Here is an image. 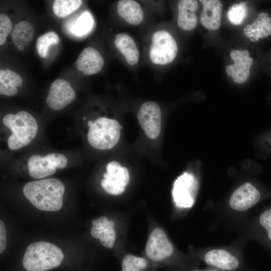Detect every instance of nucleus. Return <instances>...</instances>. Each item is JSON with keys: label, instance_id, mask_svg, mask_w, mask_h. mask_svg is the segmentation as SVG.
Masks as SVG:
<instances>
[{"label": "nucleus", "instance_id": "obj_1", "mask_svg": "<svg viewBox=\"0 0 271 271\" xmlns=\"http://www.w3.org/2000/svg\"><path fill=\"white\" fill-rule=\"evenodd\" d=\"M65 186L59 179L49 178L29 182L23 187L25 197L43 211H57L63 206Z\"/></svg>", "mask_w": 271, "mask_h": 271}, {"label": "nucleus", "instance_id": "obj_19", "mask_svg": "<svg viewBox=\"0 0 271 271\" xmlns=\"http://www.w3.org/2000/svg\"><path fill=\"white\" fill-rule=\"evenodd\" d=\"M116 8L119 16L131 25H138L144 20V11L140 4L135 1H119Z\"/></svg>", "mask_w": 271, "mask_h": 271}, {"label": "nucleus", "instance_id": "obj_24", "mask_svg": "<svg viewBox=\"0 0 271 271\" xmlns=\"http://www.w3.org/2000/svg\"><path fill=\"white\" fill-rule=\"evenodd\" d=\"M80 0H56L53 5L55 14L59 18H64L71 14L81 5Z\"/></svg>", "mask_w": 271, "mask_h": 271}, {"label": "nucleus", "instance_id": "obj_26", "mask_svg": "<svg viewBox=\"0 0 271 271\" xmlns=\"http://www.w3.org/2000/svg\"><path fill=\"white\" fill-rule=\"evenodd\" d=\"M93 24L91 16L88 12H85L78 18L72 28V31L77 35H84L91 30Z\"/></svg>", "mask_w": 271, "mask_h": 271}, {"label": "nucleus", "instance_id": "obj_31", "mask_svg": "<svg viewBox=\"0 0 271 271\" xmlns=\"http://www.w3.org/2000/svg\"><path fill=\"white\" fill-rule=\"evenodd\" d=\"M7 246V230L4 222L0 220V253H2Z\"/></svg>", "mask_w": 271, "mask_h": 271}, {"label": "nucleus", "instance_id": "obj_30", "mask_svg": "<svg viewBox=\"0 0 271 271\" xmlns=\"http://www.w3.org/2000/svg\"><path fill=\"white\" fill-rule=\"evenodd\" d=\"M259 222L267 230L268 237L271 240V209H267L261 213L259 217Z\"/></svg>", "mask_w": 271, "mask_h": 271}, {"label": "nucleus", "instance_id": "obj_13", "mask_svg": "<svg viewBox=\"0 0 271 271\" xmlns=\"http://www.w3.org/2000/svg\"><path fill=\"white\" fill-rule=\"evenodd\" d=\"M103 64L104 59L99 52L91 47L84 49L76 61L77 69L86 75L98 73Z\"/></svg>", "mask_w": 271, "mask_h": 271}, {"label": "nucleus", "instance_id": "obj_15", "mask_svg": "<svg viewBox=\"0 0 271 271\" xmlns=\"http://www.w3.org/2000/svg\"><path fill=\"white\" fill-rule=\"evenodd\" d=\"M198 8V2L195 0H181L178 2L177 24L185 31H191L197 25L196 12Z\"/></svg>", "mask_w": 271, "mask_h": 271}, {"label": "nucleus", "instance_id": "obj_34", "mask_svg": "<svg viewBox=\"0 0 271 271\" xmlns=\"http://www.w3.org/2000/svg\"><path fill=\"white\" fill-rule=\"evenodd\" d=\"M115 224L113 221L110 220H109L106 226V228L109 229H114Z\"/></svg>", "mask_w": 271, "mask_h": 271}, {"label": "nucleus", "instance_id": "obj_18", "mask_svg": "<svg viewBox=\"0 0 271 271\" xmlns=\"http://www.w3.org/2000/svg\"><path fill=\"white\" fill-rule=\"evenodd\" d=\"M114 45L129 65H135L138 62L139 50L134 40L129 35L124 33L117 34L115 37Z\"/></svg>", "mask_w": 271, "mask_h": 271}, {"label": "nucleus", "instance_id": "obj_10", "mask_svg": "<svg viewBox=\"0 0 271 271\" xmlns=\"http://www.w3.org/2000/svg\"><path fill=\"white\" fill-rule=\"evenodd\" d=\"M76 94L70 83L62 79L54 81L50 87L46 103L51 109L60 110L72 102Z\"/></svg>", "mask_w": 271, "mask_h": 271}, {"label": "nucleus", "instance_id": "obj_2", "mask_svg": "<svg viewBox=\"0 0 271 271\" xmlns=\"http://www.w3.org/2000/svg\"><path fill=\"white\" fill-rule=\"evenodd\" d=\"M63 259V252L56 245L38 241L27 247L22 263L27 271H47L59 266Z\"/></svg>", "mask_w": 271, "mask_h": 271}, {"label": "nucleus", "instance_id": "obj_36", "mask_svg": "<svg viewBox=\"0 0 271 271\" xmlns=\"http://www.w3.org/2000/svg\"><path fill=\"white\" fill-rule=\"evenodd\" d=\"M18 49L19 50L22 51V50H23L24 49V47H23V46H19V47H18Z\"/></svg>", "mask_w": 271, "mask_h": 271}, {"label": "nucleus", "instance_id": "obj_16", "mask_svg": "<svg viewBox=\"0 0 271 271\" xmlns=\"http://www.w3.org/2000/svg\"><path fill=\"white\" fill-rule=\"evenodd\" d=\"M204 259L207 264L224 270H234L239 265L237 258L222 249H213L208 251Z\"/></svg>", "mask_w": 271, "mask_h": 271}, {"label": "nucleus", "instance_id": "obj_9", "mask_svg": "<svg viewBox=\"0 0 271 271\" xmlns=\"http://www.w3.org/2000/svg\"><path fill=\"white\" fill-rule=\"evenodd\" d=\"M139 123L151 139L158 137L161 129V110L154 101H147L141 106L137 114Z\"/></svg>", "mask_w": 271, "mask_h": 271}, {"label": "nucleus", "instance_id": "obj_29", "mask_svg": "<svg viewBox=\"0 0 271 271\" xmlns=\"http://www.w3.org/2000/svg\"><path fill=\"white\" fill-rule=\"evenodd\" d=\"M47 161L53 167L63 169L67 165V159L62 154L57 153H50L45 156Z\"/></svg>", "mask_w": 271, "mask_h": 271}, {"label": "nucleus", "instance_id": "obj_32", "mask_svg": "<svg viewBox=\"0 0 271 271\" xmlns=\"http://www.w3.org/2000/svg\"><path fill=\"white\" fill-rule=\"evenodd\" d=\"M18 89L16 87L0 83V94L6 96H13L17 94Z\"/></svg>", "mask_w": 271, "mask_h": 271}, {"label": "nucleus", "instance_id": "obj_35", "mask_svg": "<svg viewBox=\"0 0 271 271\" xmlns=\"http://www.w3.org/2000/svg\"><path fill=\"white\" fill-rule=\"evenodd\" d=\"M191 271H206V270L195 269V270H191ZM207 271H219V270H216V269H212V270H207Z\"/></svg>", "mask_w": 271, "mask_h": 271}, {"label": "nucleus", "instance_id": "obj_17", "mask_svg": "<svg viewBox=\"0 0 271 271\" xmlns=\"http://www.w3.org/2000/svg\"><path fill=\"white\" fill-rule=\"evenodd\" d=\"M243 33L252 42L268 37L271 35V18L266 13H260L252 23L244 27Z\"/></svg>", "mask_w": 271, "mask_h": 271}, {"label": "nucleus", "instance_id": "obj_22", "mask_svg": "<svg viewBox=\"0 0 271 271\" xmlns=\"http://www.w3.org/2000/svg\"><path fill=\"white\" fill-rule=\"evenodd\" d=\"M121 266V271H148L149 264L144 257L128 254L123 257Z\"/></svg>", "mask_w": 271, "mask_h": 271}, {"label": "nucleus", "instance_id": "obj_12", "mask_svg": "<svg viewBox=\"0 0 271 271\" xmlns=\"http://www.w3.org/2000/svg\"><path fill=\"white\" fill-rule=\"evenodd\" d=\"M260 199V194L251 183L246 182L235 190L229 199L231 208L245 211L255 205Z\"/></svg>", "mask_w": 271, "mask_h": 271}, {"label": "nucleus", "instance_id": "obj_20", "mask_svg": "<svg viewBox=\"0 0 271 271\" xmlns=\"http://www.w3.org/2000/svg\"><path fill=\"white\" fill-rule=\"evenodd\" d=\"M28 167L30 176L35 179H42L52 175L56 172V168L49 163L45 156L38 155L30 156L28 161Z\"/></svg>", "mask_w": 271, "mask_h": 271}, {"label": "nucleus", "instance_id": "obj_25", "mask_svg": "<svg viewBox=\"0 0 271 271\" xmlns=\"http://www.w3.org/2000/svg\"><path fill=\"white\" fill-rule=\"evenodd\" d=\"M247 14L246 3L240 2L234 4L230 7L227 12L229 21L233 25L241 24Z\"/></svg>", "mask_w": 271, "mask_h": 271}, {"label": "nucleus", "instance_id": "obj_3", "mask_svg": "<svg viewBox=\"0 0 271 271\" xmlns=\"http://www.w3.org/2000/svg\"><path fill=\"white\" fill-rule=\"evenodd\" d=\"M3 121L13 132L8 140V146L13 150L29 144L35 138L38 130L36 119L25 111H20L16 114H7Z\"/></svg>", "mask_w": 271, "mask_h": 271}, {"label": "nucleus", "instance_id": "obj_33", "mask_svg": "<svg viewBox=\"0 0 271 271\" xmlns=\"http://www.w3.org/2000/svg\"><path fill=\"white\" fill-rule=\"evenodd\" d=\"M108 218L105 216H102L96 219H93L92 220V223L93 225L98 224H104L107 223L108 222Z\"/></svg>", "mask_w": 271, "mask_h": 271}, {"label": "nucleus", "instance_id": "obj_4", "mask_svg": "<svg viewBox=\"0 0 271 271\" xmlns=\"http://www.w3.org/2000/svg\"><path fill=\"white\" fill-rule=\"evenodd\" d=\"M89 127L87 140L90 145L98 150H109L118 143L122 126L114 119L100 117L87 122Z\"/></svg>", "mask_w": 271, "mask_h": 271}, {"label": "nucleus", "instance_id": "obj_8", "mask_svg": "<svg viewBox=\"0 0 271 271\" xmlns=\"http://www.w3.org/2000/svg\"><path fill=\"white\" fill-rule=\"evenodd\" d=\"M107 172L103 174L101 181L102 187L108 193L118 195L125 190L129 181L128 169L116 161H111L106 166Z\"/></svg>", "mask_w": 271, "mask_h": 271}, {"label": "nucleus", "instance_id": "obj_21", "mask_svg": "<svg viewBox=\"0 0 271 271\" xmlns=\"http://www.w3.org/2000/svg\"><path fill=\"white\" fill-rule=\"evenodd\" d=\"M34 28L30 22L22 21L14 27L12 33V40L14 44L19 46H27L34 38Z\"/></svg>", "mask_w": 271, "mask_h": 271}, {"label": "nucleus", "instance_id": "obj_5", "mask_svg": "<svg viewBox=\"0 0 271 271\" xmlns=\"http://www.w3.org/2000/svg\"><path fill=\"white\" fill-rule=\"evenodd\" d=\"M178 50L177 42L169 32L158 30L152 35L149 57L153 64L164 65L172 62Z\"/></svg>", "mask_w": 271, "mask_h": 271}, {"label": "nucleus", "instance_id": "obj_23", "mask_svg": "<svg viewBox=\"0 0 271 271\" xmlns=\"http://www.w3.org/2000/svg\"><path fill=\"white\" fill-rule=\"evenodd\" d=\"M59 37L53 31L48 32L38 38L36 48L38 55L41 58L48 56L49 47L51 45L57 44L59 42Z\"/></svg>", "mask_w": 271, "mask_h": 271}, {"label": "nucleus", "instance_id": "obj_7", "mask_svg": "<svg viewBox=\"0 0 271 271\" xmlns=\"http://www.w3.org/2000/svg\"><path fill=\"white\" fill-rule=\"evenodd\" d=\"M174 248L165 231L154 229L148 239L145 252L148 258L155 263H164L172 255Z\"/></svg>", "mask_w": 271, "mask_h": 271}, {"label": "nucleus", "instance_id": "obj_11", "mask_svg": "<svg viewBox=\"0 0 271 271\" xmlns=\"http://www.w3.org/2000/svg\"><path fill=\"white\" fill-rule=\"evenodd\" d=\"M230 56L234 64L226 66V74L236 83L241 84L245 82L249 78L253 59L249 56L247 50H233Z\"/></svg>", "mask_w": 271, "mask_h": 271}, {"label": "nucleus", "instance_id": "obj_6", "mask_svg": "<svg viewBox=\"0 0 271 271\" xmlns=\"http://www.w3.org/2000/svg\"><path fill=\"white\" fill-rule=\"evenodd\" d=\"M198 188V181L193 174L185 172L179 176L174 183L172 190L176 206L191 208L195 202Z\"/></svg>", "mask_w": 271, "mask_h": 271}, {"label": "nucleus", "instance_id": "obj_27", "mask_svg": "<svg viewBox=\"0 0 271 271\" xmlns=\"http://www.w3.org/2000/svg\"><path fill=\"white\" fill-rule=\"evenodd\" d=\"M0 83L17 88L22 85L23 79L19 74L10 69L6 70L1 69L0 70Z\"/></svg>", "mask_w": 271, "mask_h": 271}, {"label": "nucleus", "instance_id": "obj_14", "mask_svg": "<svg viewBox=\"0 0 271 271\" xmlns=\"http://www.w3.org/2000/svg\"><path fill=\"white\" fill-rule=\"evenodd\" d=\"M203 5L200 22L206 29L216 30L221 25L222 4L218 0L200 1Z\"/></svg>", "mask_w": 271, "mask_h": 271}, {"label": "nucleus", "instance_id": "obj_28", "mask_svg": "<svg viewBox=\"0 0 271 271\" xmlns=\"http://www.w3.org/2000/svg\"><path fill=\"white\" fill-rule=\"evenodd\" d=\"M12 24L10 19L4 14L0 15V45L4 44L7 37L11 31Z\"/></svg>", "mask_w": 271, "mask_h": 271}]
</instances>
